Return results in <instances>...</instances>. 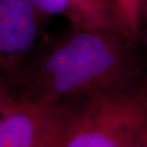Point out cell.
I'll return each mask as SVG.
<instances>
[{
	"label": "cell",
	"mask_w": 147,
	"mask_h": 147,
	"mask_svg": "<svg viewBox=\"0 0 147 147\" xmlns=\"http://www.w3.org/2000/svg\"><path fill=\"white\" fill-rule=\"evenodd\" d=\"M106 30L72 26L59 36L43 34L31 52L16 99L39 102H78L117 90L120 53Z\"/></svg>",
	"instance_id": "cell-1"
},
{
	"label": "cell",
	"mask_w": 147,
	"mask_h": 147,
	"mask_svg": "<svg viewBox=\"0 0 147 147\" xmlns=\"http://www.w3.org/2000/svg\"><path fill=\"white\" fill-rule=\"evenodd\" d=\"M78 106L16 99L0 117V147H62Z\"/></svg>",
	"instance_id": "cell-2"
},
{
	"label": "cell",
	"mask_w": 147,
	"mask_h": 147,
	"mask_svg": "<svg viewBox=\"0 0 147 147\" xmlns=\"http://www.w3.org/2000/svg\"><path fill=\"white\" fill-rule=\"evenodd\" d=\"M47 17L29 0H0V85L16 98L23 68L44 34Z\"/></svg>",
	"instance_id": "cell-3"
},
{
	"label": "cell",
	"mask_w": 147,
	"mask_h": 147,
	"mask_svg": "<svg viewBox=\"0 0 147 147\" xmlns=\"http://www.w3.org/2000/svg\"><path fill=\"white\" fill-rule=\"evenodd\" d=\"M46 16H65L85 29L110 31L106 5L102 0H29Z\"/></svg>",
	"instance_id": "cell-4"
},
{
	"label": "cell",
	"mask_w": 147,
	"mask_h": 147,
	"mask_svg": "<svg viewBox=\"0 0 147 147\" xmlns=\"http://www.w3.org/2000/svg\"><path fill=\"white\" fill-rule=\"evenodd\" d=\"M16 99L13 95H11L2 85H0V117Z\"/></svg>",
	"instance_id": "cell-5"
}]
</instances>
